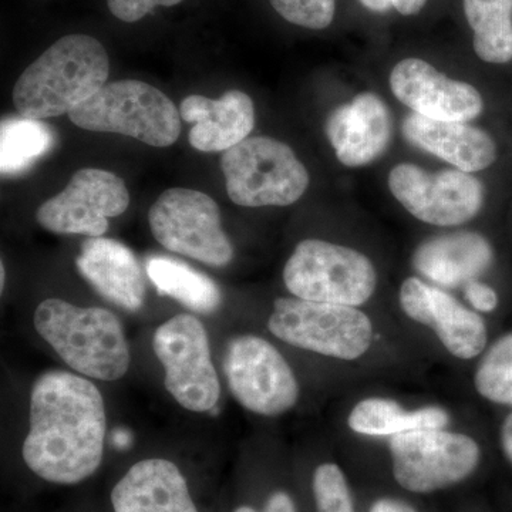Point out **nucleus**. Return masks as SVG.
I'll return each mask as SVG.
<instances>
[{"mask_svg": "<svg viewBox=\"0 0 512 512\" xmlns=\"http://www.w3.org/2000/svg\"><path fill=\"white\" fill-rule=\"evenodd\" d=\"M106 429V407L96 384L52 370L33 384L23 460L49 483H82L99 470Z\"/></svg>", "mask_w": 512, "mask_h": 512, "instance_id": "1", "label": "nucleus"}, {"mask_svg": "<svg viewBox=\"0 0 512 512\" xmlns=\"http://www.w3.org/2000/svg\"><path fill=\"white\" fill-rule=\"evenodd\" d=\"M109 74V55L99 40L64 36L22 73L13 103L20 116L33 120L69 114L99 93Z\"/></svg>", "mask_w": 512, "mask_h": 512, "instance_id": "2", "label": "nucleus"}, {"mask_svg": "<svg viewBox=\"0 0 512 512\" xmlns=\"http://www.w3.org/2000/svg\"><path fill=\"white\" fill-rule=\"evenodd\" d=\"M35 328L80 375L114 382L130 367L123 325L107 309L79 308L62 299H46L37 306Z\"/></svg>", "mask_w": 512, "mask_h": 512, "instance_id": "3", "label": "nucleus"}, {"mask_svg": "<svg viewBox=\"0 0 512 512\" xmlns=\"http://www.w3.org/2000/svg\"><path fill=\"white\" fill-rule=\"evenodd\" d=\"M180 111L161 90L140 80L107 83L69 113L77 127L137 138L148 146L170 147L181 133Z\"/></svg>", "mask_w": 512, "mask_h": 512, "instance_id": "4", "label": "nucleus"}, {"mask_svg": "<svg viewBox=\"0 0 512 512\" xmlns=\"http://www.w3.org/2000/svg\"><path fill=\"white\" fill-rule=\"evenodd\" d=\"M228 197L241 207H286L308 190L309 173L291 147L271 137H248L225 151Z\"/></svg>", "mask_w": 512, "mask_h": 512, "instance_id": "5", "label": "nucleus"}, {"mask_svg": "<svg viewBox=\"0 0 512 512\" xmlns=\"http://www.w3.org/2000/svg\"><path fill=\"white\" fill-rule=\"evenodd\" d=\"M284 282L295 298L357 308L375 295L377 272L356 249L303 239L286 262Z\"/></svg>", "mask_w": 512, "mask_h": 512, "instance_id": "6", "label": "nucleus"}, {"mask_svg": "<svg viewBox=\"0 0 512 512\" xmlns=\"http://www.w3.org/2000/svg\"><path fill=\"white\" fill-rule=\"evenodd\" d=\"M275 338L295 348L333 359H360L372 348V320L353 306L279 298L268 319Z\"/></svg>", "mask_w": 512, "mask_h": 512, "instance_id": "7", "label": "nucleus"}, {"mask_svg": "<svg viewBox=\"0 0 512 512\" xmlns=\"http://www.w3.org/2000/svg\"><path fill=\"white\" fill-rule=\"evenodd\" d=\"M393 476L412 493L427 494L461 483L477 470L480 446L467 434L416 430L390 437Z\"/></svg>", "mask_w": 512, "mask_h": 512, "instance_id": "8", "label": "nucleus"}, {"mask_svg": "<svg viewBox=\"0 0 512 512\" xmlns=\"http://www.w3.org/2000/svg\"><path fill=\"white\" fill-rule=\"evenodd\" d=\"M151 232L165 249L210 266H227L234 247L222 229L221 211L210 195L171 188L148 214Z\"/></svg>", "mask_w": 512, "mask_h": 512, "instance_id": "9", "label": "nucleus"}, {"mask_svg": "<svg viewBox=\"0 0 512 512\" xmlns=\"http://www.w3.org/2000/svg\"><path fill=\"white\" fill-rule=\"evenodd\" d=\"M153 348L164 367V386L190 412H211L220 400V379L211 359L204 325L192 315H177L154 333Z\"/></svg>", "mask_w": 512, "mask_h": 512, "instance_id": "10", "label": "nucleus"}, {"mask_svg": "<svg viewBox=\"0 0 512 512\" xmlns=\"http://www.w3.org/2000/svg\"><path fill=\"white\" fill-rule=\"evenodd\" d=\"M225 373L238 403L259 416H281L298 402L299 384L292 367L272 343L259 336L231 340Z\"/></svg>", "mask_w": 512, "mask_h": 512, "instance_id": "11", "label": "nucleus"}, {"mask_svg": "<svg viewBox=\"0 0 512 512\" xmlns=\"http://www.w3.org/2000/svg\"><path fill=\"white\" fill-rule=\"evenodd\" d=\"M393 197L417 220L437 227H457L473 220L484 204V187L460 170L427 173L414 164L390 171Z\"/></svg>", "mask_w": 512, "mask_h": 512, "instance_id": "12", "label": "nucleus"}, {"mask_svg": "<svg viewBox=\"0 0 512 512\" xmlns=\"http://www.w3.org/2000/svg\"><path fill=\"white\" fill-rule=\"evenodd\" d=\"M130 204L124 181L110 171L83 168L56 197L40 205L36 220L47 231L100 238L110 218L119 217Z\"/></svg>", "mask_w": 512, "mask_h": 512, "instance_id": "13", "label": "nucleus"}, {"mask_svg": "<svg viewBox=\"0 0 512 512\" xmlns=\"http://www.w3.org/2000/svg\"><path fill=\"white\" fill-rule=\"evenodd\" d=\"M399 301L402 311L414 322L433 329L444 348L457 359H474L487 346L483 318L436 286L407 278L400 288Z\"/></svg>", "mask_w": 512, "mask_h": 512, "instance_id": "14", "label": "nucleus"}, {"mask_svg": "<svg viewBox=\"0 0 512 512\" xmlns=\"http://www.w3.org/2000/svg\"><path fill=\"white\" fill-rule=\"evenodd\" d=\"M390 87L397 100L427 119L466 123L484 109L483 97L476 87L450 79L414 57L393 67Z\"/></svg>", "mask_w": 512, "mask_h": 512, "instance_id": "15", "label": "nucleus"}, {"mask_svg": "<svg viewBox=\"0 0 512 512\" xmlns=\"http://www.w3.org/2000/svg\"><path fill=\"white\" fill-rule=\"evenodd\" d=\"M325 130L340 163L357 168L372 163L386 151L393 121L377 94L360 93L330 114Z\"/></svg>", "mask_w": 512, "mask_h": 512, "instance_id": "16", "label": "nucleus"}, {"mask_svg": "<svg viewBox=\"0 0 512 512\" xmlns=\"http://www.w3.org/2000/svg\"><path fill=\"white\" fill-rule=\"evenodd\" d=\"M180 114L194 124L190 144L202 153L231 150L247 140L255 126L254 101L239 90H229L220 99L194 94L183 100Z\"/></svg>", "mask_w": 512, "mask_h": 512, "instance_id": "17", "label": "nucleus"}, {"mask_svg": "<svg viewBox=\"0 0 512 512\" xmlns=\"http://www.w3.org/2000/svg\"><path fill=\"white\" fill-rule=\"evenodd\" d=\"M114 512H198L180 468L164 458L138 461L111 491Z\"/></svg>", "mask_w": 512, "mask_h": 512, "instance_id": "18", "label": "nucleus"}, {"mask_svg": "<svg viewBox=\"0 0 512 512\" xmlns=\"http://www.w3.org/2000/svg\"><path fill=\"white\" fill-rule=\"evenodd\" d=\"M76 266L107 301L133 312L144 305L146 285L141 266L131 249L116 239L100 237L84 241Z\"/></svg>", "mask_w": 512, "mask_h": 512, "instance_id": "19", "label": "nucleus"}, {"mask_svg": "<svg viewBox=\"0 0 512 512\" xmlns=\"http://www.w3.org/2000/svg\"><path fill=\"white\" fill-rule=\"evenodd\" d=\"M403 134L413 146L464 173L485 170L497 160V144L490 134L461 121L427 119L414 113L404 120Z\"/></svg>", "mask_w": 512, "mask_h": 512, "instance_id": "20", "label": "nucleus"}, {"mask_svg": "<svg viewBox=\"0 0 512 512\" xmlns=\"http://www.w3.org/2000/svg\"><path fill=\"white\" fill-rule=\"evenodd\" d=\"M490 242L477 232L441 235L423 242L414 254V268L434 284L456 288L476 281L493 264Z\"/></svg>", "mask_w": 512, "mask_h": 512, "instance_id": "21", "label": "nucleus"}, {"mask_svg": "<svg viewBox=\"0 0 512 512\" xmlns=\"http://www.w3.org/2000/svg\"><path fill=\"white\" fill-rule=\"evenodd\" d=\"M450 414L441 407L406 410L390 399L370 397L353 407L349 414L350 430L362 436L393 437L416 430L444 429Z\"/></svg>", "mask_w": 512, "mask_h": 512, "instance_id": "22", "label": "nucleus"}, {"mask_svg": "<svg viewBox=\"0 0 512 512\" xmlns=\"http://www.w3.org/2000/svg\"><path fill=\"white\" fill-rule=\"evenodd\" d=\"M146 271L161 295L170 296L191 311L211 313L221 306L222 293L217 284L180 259L150 256Z\"/></svg>", "mask_w": 512, "mask_h": 512, "instance_id": "23", "label": "nucleus"}, {"mask_svg": "<svg viewBox=\"0 0 512 512\" xmlns=\"http://www.w3.org/2000/svg\"><path fill=\"white\" fill-rule=\"evenodd\" d=\"M474 52L487 63L512 60V0H464Z\"/></svg>", "mask_w": 512, "mask_h": 512, "instance_id": "24", "label": "nucleus"}, {"mask_svg": "<svg viewBox=\"0 0 512 512\" xmlns=\"http://www.w3.org/2000/svg\"><path fill=\"white\" fill-rule=\"evenodd\" d=\"M55 144V133L42 120L13 117L0 127V170L15 175L45 156Z\"/></svg>", "mask_w": 512, "mask_h": 512, "instance_id": "25", "label": "nucleus"}, {"mask_svg": "<svg viewBox=\"0 0 512 512\" xmlns=\"http://www.w3.org/2000/svg\"><path fill=\"white\" fill-rule=\"evenodd\" d=\"M474 387L488 402L512 406V333L487 350L477 366Z\"/></svg>", "mask_w": 512, "mask_h": 512, "instance_id": "26", "label": "nucleus"}, {"mask_svg": "<svg viewBox=\"0 0 512 512\" xmlns=\"http://www.w3.org/2000/svg\"><path fill=\"white\" fill-rule=\"evenodd\" d=\"M316 512H355L348 481L338 464H320L313 474Z\"/></svg>", "mask_w": 512, "mask_h": 512, "instance_id": "27", "label": "nucleus"}, {"mask_svg": "<svg viewBox=\"0 0 512 512\" xmlns=\"http://www.w3.org/2000/svg\"><path fill=\"white\" fill-rule=\"evenodd\" d=\"M269 2L282 18L306 29H326L335 18V0H269Z\"/></svg>", "mask_w": 512, "mask_h": 512, "instance_id": "28", "label": "nucleus"}, {"mask_svg": "<svg viewBox=\"0 0 512 512\" xmlns=\"http://www.w3.org/2000/svg\"><path fill=\"white\" fill-rule=\"evenodd\" d=\"M183 0H107L110 12L123 22L134 23L157 6H175Z\"/></svg>", "mask_w": 512, "mask_h": 512, "instance_id": "29", "label": "nucleus"}, {"mask_svg": "<svg viewBox=\"0 0 512 512\" xmlns=\"http://www.w3.org/2000/svg\"><path fill=\"white\" fill-rule=\"evenodd\" d=\"M467 301L473 306L474 311L490 313L498 306V295L491 286L480 281H471L464 288Z\"/></svg>", "mask_w": 512, "mask_h": 512, "instance_id": "30", "label": "nucleus"}, {"mask_svg": "<svg viewBox=\"0 0 512 512\" xmlns=\"http://www.w3.org/2000/svg\"><path fill=\"white\" fill-rule=\"evenodd\" d=\"M264 512H296L291 495L285 491H276L266 501Z\"/></svg>", "mask_w": 512, "mask_h": 512, "instance_id": "31", "label": "nucleus"}, {"mask_svg": "<svg viewBox=\"0 0 512 512\" xmlns=\"http://www.w3.org/2000/svg\"><path fill=\"white\" fill-rule=\"evenodd\" d=\"M369 512H417L409 504L393 498H382L370 507Z\"/></svg>", "mask_w": 512, "mask_h": 512, "instance_id": "32", "label": "nucleus"}, {"mask_svg": "<svg viewBox=\"0 0 512 512\" xmlns=\"http://www.w3.org/2000/svg\"><path fill=\"white\" fill-rule=\"evenodd\" d=\"M427 0H393V8L404 16L417 15Z\"/></svg>", "mask_w": 512, "mask_h": 512, "instance_id": "33", "label": "nucleus"}, {"mask_svg": "<svg viewBox=\"0 0 512 512\" xmlns=\"http://www.w3.org/2000/svg\"><path fill=\"white\" fill-rule=\"evenodd\" d=\"M501 446H503L505 457L512 464V413L508 414L501 427Z\"/></svg>", "mask_w": 512, "mask_h": 512, "instance_id": "34", "label": "nucleus"}, {"mask_svg": "<svg viewBox=\"0 0 512 512\" xmlns=\"http://www.w3.org/2000/svg\"><path fill=\"white\" fill-rule=\"evenodd\" d=\"M114 447L120 448V450H124V448H128L133 443V436H131L130 431L124 429L114 430L113 437Z\"/></svg>", "mask_w": 512, "mask_h": 512, "instance_id": "35", "label": "nucleus"}, {"mask_svg": "<svg viewBox=\"0 0 512 512\" xmlns=\"http://www.w3.org/2000/svg\"><path fill=\"white\" fill-rule=\"evenodd\" d=\"M359 2L373 12L383 13L393 8V0H359Z\"/></svg>", "mask_w": 512, "mask_h": 512, "instance_id": "36", "label": "nucleus"}, {"mask_svg": "<svg viewBox=\"0 0 512 512\" xmlns=\"http://www.w3.org/2000/svg\"><path fill=\"white\" fill-rule=\"evenodd\" d=\"M0 276H2V282H0V285H2V289L5 288V265L2 264V272H0Z\"/></svg>", "mask_w": 512, "mask_h": 512, "instance_id": "37", "label": "nucleus"}]
</instances>
